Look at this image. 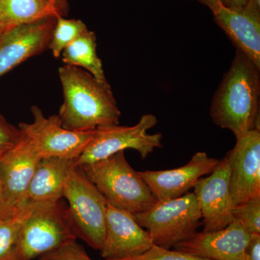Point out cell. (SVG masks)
Listing matches in <instances>:
<instances>
[{
  "instance_id": "obj_1",
  "label": "cell",
  "mask_w": 260,
  "mask_h": 260,
  "mask_svg": "<svg viewBox=\"0 0 260 260\" xmlns=\"http://www.w3.org/2000/svg\"><path fill=\"white\" fill-rule=\"evenodd\" d=\"M260 69L240 51H236L210 106L214 124L230 130L236 138L259 130Z\"/></svg>"
},
{
  "instance_id": "obj_2",
  "label": "cell",
  "mask_w": 260,
  "mask_h": 260,
  "mask_svg": "<svg viewBox=\"0 0 260 260\" xmlns=\"http://www.w3.org/2000/svg\"><path fill=\"white\" fill-rule=\"evenodd\" d=\"M64 100L59 117L65 129L93 131L119 124L121 112L110 85L98 81L79 68L64 64L59 69Z\"/></svg>"
},
{
  "instance_id": "obj_3",
  "label": "cell",
  "mask_w": 260,
  "mask_h": 260,
  "mask_svg": "<svg viewBox=\"0 0 260 260\" xmlns=\"http://www.w3.org/2000/svg\"><path fill=\"white\" fill-rule=\"evenodd\" d=\"M80 167L114 208L136 214L158 202L139 172L129 165L124 151Z\"/></svg>"
},
{
  "instance_id": "obj_4",
  "label": "cell",
  "mask_w": 260,
  "mask_h": 260,
  "mask_svg": "<svg viewBox=\"0 0 260 260\" xmlns=\"http://www.w3.org/2000/svg\"><path fill=\"white\" fill-rule=\"evenodd\" d=\"M75 240L68 208L60 201L34 203L22 225L13 260H34Z\"/></svg>"
},
{
  "instance_id": "obj_5",
  "label": "cell",
  "mask_w": 260,
  "mask_h": 260,
  "mask_svg": "<svg viewBox=\"0 0 260 260\" xmlns=\"http://www.w3.org/2000/svg\"><path fill=\"white\" fill-rule=\"evenodd\" d=\"M133 216L140 226L146 229L154 245L165 249L192 237L202 224L199 201L193 191L175 199L157 202Z\"/></svg>"
},
{
  "instance_id": "obj_6",
  "label": "cell",
  "mask_w": 260,
  "mask_h": 260,
  "mask_svg": "<svg viewBox=\"0 0 260 260\" xmlns=\"http://www.w3.org/2000/svg\"><path fill=\"white\" fill-rule=\"evenodd\" d=\"M63 198L68 200L77 239L100 251L105 239L107 201L80 167L70 170Z\"/></svg>"
},
{
  "instance_id": "obj_7",
  "label": "cell",
  "mask_w": 260,
  "mask_h": 260,
  "mask_svg": "<svg viewBox=\"0 0 260 260\" xmlns=\"http://www.w3.org/2000/svg\"><path fill=\"white\" fill-rule=\"evenodd\" d=\"M158 119L153 114H145L134 126L119 124L99 126L94 132L83 153L75 160V165H85L102 160L126 149H134L143 159L148 158L155 149L161 148L162 135L148 134L156 125Z\"/></svg>"
},
{
  "instance_id": "obj_8",
  "label": "cell",
  "mask_w": 260,
  "mask_h": 260,
  "mask_svg": "<svg viewBox=\"0 0 260 260\" xmlns=\"http://www.w3.org/2000/svg\"><path fill=\"white\" fill-rule=\"evenodd\" d=\"M31 113L32 122L20 123L18 127L42 158L57 157L76 160L93 138L95 130L78 132L65 129L59 116L46 117L37 106L31 107Z\"/></svg>"
},
{
  "instance_id": "obj_9",
  "label": "cell",
  "mask_w": 260,
  "mask_h": 260,
  "mask_svg": "<svg viewBox=\"0 0 260 260\" xmlns=\"http://www.w3.org/2000/svg\"><path fill=\"white\" fill-rule=\"evenodd\" d=\"M56 17L20 24L0 34V78L49 49Z\"/></svg>"
},
{
  "instance_id": "obj_10",
  "label": "cell",
  "mask_w": 260,
  "mask_h": 260,
  "mask_svg": "<svg viewBox=\"0 0 260 260\" xmlns=\"http://www.w3.org/2000/svg\"><path fill=\"white\" fill-rule=\"evenodd\" d=\"M193 189L201 209L203 232H215L232 223L234 205L230 192V164L226 155L208 177L200 178Z\"/></svg>"
},
{
  "instance_id": "obj_11",
  "label": "cell",
  "mask_w": 260,
  "mask_h": 260,
  "mask_svg": "<svg viewBox=\"0 0 260 260\" xmlns=\"http://www.w3.org/2000/svg\"><path fill=\"white\" fill-rule=\"evenodd\" d=\"M226 156L234 207L260 197L259 130H251L237 138L235 146Z\"/></svg>"
},
{
  "instance_id": "obj_12",
  "label": "cell",
  "mask_w": 260,
  "mask_h": 260,
  "mask_svg": "<svg viewBox=\"0 0 260 260\" xmlns=\"http://www.w3.org/2000/svg\"><path fill=\"white\" fill-rule=\"evenodd\" d=\"M153 243L148 232L137 223L133 214L107 203L106 234L101 256L104 260H121L140 255Z\"/></svg>"
},
{
  "instance_id": "obj_13",
  "label": "cell",
  "mask_w": 260,
  "mask_h": 260,
  "mask_svg": "<svg viewBox=\"0 0 260 260\" xmlns=\"http://www.w3.org/2000/svg\"><path fill=\"white\" fill-rule=\"evenodd\" d=\"M220 162L205 152H198L186 165L164 171L139 172L158 202L175 199L194 188L198 180L209 175Z\"/></svg>"
},
{
  "instance_id": "obj_14",
  "label": "cell",
  "mask_w": 260,
  "mask_h": 260,
  "mask_svg": "<svg viewBox=\"0 0 260 260\" xmlns=\"http://www.w3.org/2000/svg\"><path fill=\"white\" fill-rule=\"evenodd\" d=\"M210 9L237 50L260 69V8L247 2L241 8H229L219 3Z\"/></svg>"
},
{
  "instance_id": "obj_15",
  "label": "cell",
  "mask_w": 260,
  "mask_h": 260,
  "mask_svg": "<svg viewBox=\"0 0 260 260\" xmlns=\"http://www.w3.org/2000/svg\"><path fill=\"white\" fill-rule=\"evenodd\" d=\"M250 235L240 222L234 219L223 229L195 233L173 248L213 260H246L245 251Z\"/></svg>"
},
{
  "instance_id": "obj_16",
  "label": "cell",
  "mask_w": 260,
  "mask_h": 260,
  "mask_svg": "<svg viewBox=\"0 0 260 260\" xmlns=\"http://www.w3.org/2000/svg\"><path fill=\"white\" fill-rule=\"evenodd\" d=\"M42 158L23 135L19 144L0 160V177L8 207L15 208L25 202L29 184Z\"/></svg>"
},
{
  "instance_id": "obj_17",
  "label": "cell",
  "mask_w": 260,
  "mask_h": 260,
  "mask_svg": "<svg viewBox=\"0 0 260 260\" xmlns=\"http://www.w3.org/2000/svg\"><path fill=\"white\" fill-rule=\"evenodd\" d=\"M73 159L48 157L41 159L34 173L25 201L32 203H52L63 198L65 184L72 168Z\"/></svg>"
},
{
  "instance_id": "obj_18",
  "label": "cell",
  "mask_w": 260,
  "mask_h": 260,
  "mask_svg": "<svg viewBox=\"0 0 260 260\" xmlns=\"http://www.w3.org/2000/svg\"><path fill=\"white\" fill-rule=\"evenodd\" d=\"M96 35L88 30L82 34L61 53L64 64L84 68L86 72L104 85L108 83L103 69L102 61L97 54Z\"/></svg>"
},
{
  "instance_id": "obj_19",
  "label": "cell",
  "mask_w": 260,
  "mask_h": 260,
  "mask_svg": "<svg viewBox=\"0 0 260 260\" xmlns=\"http://www.w3.org/2000/svg\"><path fill=\"white\" fill-rule=\"evenodd\" d=\"M50 16L58 17L51 0H0V26L4 30Z\"/></svg>"
},
{
  "instance_id": "obj_20",
  "label": "cell",
  "mask_w": 260,
  "mask_h": 260,
  "mask_svg": "<svg viewBox=\"0 0 260 260\" xmlns=\"http://www.w3.org/2000/svg\"><path fill=\"white\" fill-rule=\"evenodd\" d=\"M34 203L25 201L0 220V260L14 259L22 225Z\"/></svg>"
},
{
  "instance_id": "obj_21",
  "label": "cell",
  "mask_w": 260,
  "mask_h": 260,
  "mask_svg": "<svg viewBox=\"0 0 260 260\" xmlns=\"http://www.w3.org/2000/svg\"><path fill=\"white\" fill-rule=\"evenodd\" d=\"M88 30L86 25L82 20L56 17L55 26L49 46L53 56L55 58L60 57L62 51L72 42Z\"/></svg>"
},
{
  "instance_id": "obj_22",
  "label": "cell",
  "mask_w": 260,
  "mask_h": 260,
  "mask_svg": "<svg viewBox=\"0 0 260 260\" xmlns=\"http://www.w3.org/2000/svg\"><path fill=\"white\" fill-rule=\"evenodd\" d=\"M233 216L249 234H260V197L234 207Z\"/></svg>"
},
{
  "instance_id": "obj_23",
  "label": "cell",
  "mask_w": 260,
  "mask_h": 260,
  "mask_svg": "<svg viewBox=\"0 0 260 260\" xmlns=\"http://www.w3.org/2000/svg\"><path fill=\"white\" fill-rule=\"evenodd\" d=\"M121 260H213L177 249H165L153 245L140 255Z\"/></svg>"
},
{
  "instance_id": "obj_24",
  "label": "cell",
  "mask_w": 260,
  "mask_h": 260,
  "mask_svg": "<svg viewBox=\"0 0 260 260\" xmlns=\"http://www.w3.org/2000/svg\"><path fill=\"white\" fill-rule=\"evenodd\" d=\"M20 128L10 124L0 114V160L19 144L23 138Z\"/></svg>"
},
{
  "instance_id": "obj_25",
  "label": "cell",
  "mask_w": 260,
  "mask_h": 260,
  "mask_svg": "<svg viewBox=\"0 0 260 260\" xmlns=\"http://www.w3.org/2000/svg\"><path fill=\"white\" fill-rule=\"evenodd\" d=\"M39 260H93L87 254L85 249L73 241L64 245L41 256Z\"/></svg>"
},
{
  "instance_id": "obj_26",
  "label": "cell",
  "mask_w": 260,
  "mask_h": 260,
  "mask_svg": "<svg viewBox=\"0 0 260 260\" xmlns=\"http://www.w3.org/2000/svg\"><path fill=\"white\" fill-rule=\"evenodd\" d=\"M245 254L246 260H260V234H251Z\"/></svg>"
},
{
  "instance_id": "obj_27",
  "label": "cell",
  "mask_w": 260,
  "mask_h": 260,
  "mask_svg": "<svg viewBox=\"0 0 260 260\" xmlns=\"http://www.w3.org/2000/svg\"><path fill=\"white\" fill-rule=\"evenodd\" d=\"M57 16H67L69 12L68 0H51Z\"/></svg>"
},
{
  "instance_id": "obj_28",
  "label": "cell",
  "mask_w": 260,
  "mask_h": 260,
  "mask_svg": "<svg viewBox=\"0 0 260 260\" xmlns=\"http://www.w3.org/2000/svg\"><path fill=\"white\" fill-rule=\"evenodd\" d=\"M248 0H221L224 6L229 8H241L247 3Z\"/></svg>"
},
{
  "instance_id": "obj_29",
  "label": "cell",
  "mask_w": 260,
  "mask_h": 260,
  "mask_svg": "<svg viewBox=\"0 0 260 260\" xmlns=\"http://www.w3.org/2000/svg\"><path fill=\"white\" fill-rule=\"evenodd\" d=\"M0 208H10L5 204L4 188H3V181H2L1 177H0Z\"/></svg>"
},
{
  "instance_id": "obj_30",
  "label": "cell",
  "mask_w": 260,
  "mask_h": 260,
  "mask_svg": "<svg viewBox=\"0 0 260 260\" xmlns=\"http://www.w3.org/2000/svg\"><path fill=\"white\" fill-rule=\"evenodd\" d=\"M199 2L201 4L206 5L208 8H211L214 5L218 4L219 3H221V0H196Z\"/></svg>"
},
{
  "instance_id": "obj_31",
  "label": "cell",
  "mask_w": 260,
  "mask_h": 260,
  "mask_svg": "<svg viewBox=\"0 0 260 260\" xmlns=\"http://www.w3.org/2000/svg\"><path fill=\"white\" fill-rule=\"evenodd\" d=\"M17 207V206H16ZM0 208V220L2 218H4L6 215H9L10 213H11L15 209V208Z\"/></svg>"
},
{
  "instance_id": "obj_32",
  "label": "cell",
  "mask_w": 260,
  "mask_h": 260,
  "mask_svg": "<svg viewBox=\"0 0 260 260\" xmlns=\"http://www.w3.org/2000/svg\"><path fill=\"white\" fill-rule=\"evenodd\" d=\"M248 2L254 5L256 8H260V0H248Z\"/></svg>"
},
{
  "instance_id": "obj_33",
  "label": "cell",
  "mask_w": 260,
  "mask_h": 260,
  "mask_svg": "<svg viewBox=\"0 0 260 260\" xmlns=\"http://www.w3.org/2000/svg\"><path fill=\"white\" fill-rule=\"evenodd\" d=\"M3 31H4V30H3V29L1 28V26H0V34H1Z\"/></svg>"
}]
</instances>
